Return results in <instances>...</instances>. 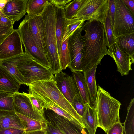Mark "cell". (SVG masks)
<instances>
[{
	"instance_id": "obj_1",
	"label": "cell",
	"mask_w": 134,
	"mask_h": 134,
	"mask_svg": "<svg viewBox=\"0 0 134 134\" xmlns=\"http://www.w3.org/2000/svg\"><path fill=\"white\" fill-rule=\"evenodd\" d=\"M85 34L82 72L100 64L103 57L108 55L105 31L103 24L94 20H87L82 27Z\"/></svg>"
},
{
	"instance_id": "obj_2",
	"label": "cell",
	"mask_w": 134,
	"mask_h": 134,
	"mask_svg": "<svg viewBox=\"0 0 134 134\" xmlns=\"http://www.w3.org/2000/svg\"><path fill=\"white\" fill-rule=\"evenodd\" d=\"M93 107L97 114L98 127L107 131L115 123L120 122V102L98 85Z\"/></svg>"
},
{
	"instance_id": "obj_3",
	"label": "cell",
	"mask_w": 134,
	"mask_h": 134,
	"mask_svg": "<svg viewBox=\"0 0 134 134\" xmlns=\"http://www.w3.org/2000/svg\"><path fill=\"white\" fill-rule=\"evenodd\" d=\"M55 6L49 2L42 15L44 25L46 57L53 75L62 71L58 55L55 32Z\"/></svg>"
},
{
	"instance_id": "obj_4",
	"label": "cell",
	"mask_w": 134,
	"mask_h": 134,
	"mask_svg": "<svg viewBox=\"0 0 134 134\" xmlns=\"http://www.w3.org/2000/svg\"><path fill=\"white\" fill-rule=\"evenodd\" d=\"M28 86L29 93L48 99L71 115L83 128H86L81 117L58 90L53 79L38 81Z\"/></svg>"
},
{
	"instance_id": "obj_5",
	"label": "cell",
	"mask_w": 134,
	"mask_h": 134,
	"mask_svg": "<svg viewBox=\"0 0 134 134\" xmlns=\"http://www.w3.org/2000/svg\"><path fill=\"white\" fill-rule=\"evenodd\" d=\"M17 67L28 86L35 82L52 79L54 77L50 69L35 61L25 51L21 54Z\"/></svg>"
},
{
	"instance_id": "obj_6",
	"label": "cell",
	"mask_w": 134,
	"mask_h": 134,
	"mask_svg": "<svg viewBox=\"0 0 134 134\" xmlns=\"http://www.w3.org/2000/svg\"><path fill=\"white\" fill-rule=\"evenodd\" d=\"M108 10L107 0H83L73 18L96 21L103 24Z\"/></svg>"
},
{
	"instance_id": "obj_7",
	"label": "cell",
	"mask_w": 134,
	"mask_h": 134,
	"mask_svg": "<svg viewBox=\"0 0 134 134\" xmlns=\"http://www.w3.org/2000/svg\"><path fill=\"white\" fill-rule=\"evenodd\" d=\"M17 30L25 47V51L35 61L51 70L46 56L35 41L27 21L25 19L20 23Z\"/></svg>"
},
{
	"instance_id": "obj_8",
	"label": "cell",
	"mask_w": 134,
	"mask_h": 134,
	"mask_svg": "<svg viewBox=\"0 0 134 134\" xmlns=\"http://www.w3.org/2000/svg\"><path fill=\"white\" fill-rule=\"evenodd\" d=\"M115 9L112 30L115 39L121 35L134 33V15L122 0H115Z\"/></svg>"
},
{
	"instance_id": "obj_9",
	"label": "cell",
	"mask_w": 134,
	"mask_h": 134,
	"mask_svg": "<svg viewBox=\"0 0 134 134\" xmlns=\"http://www.w3.org/2000/svg\"><path fill=\"white\" fill-rule=\"evenodd\" d=\"M82 27L77 29L68 38V46L70 56L68 67L72 72L82 71L83 40L81 34Z\"/></svg>"
},
{
	"instance_id": "obj_10",
	"label": "cell",
	"mask_w": 134,
	"mask_h": 134,
	"mask_svg": "<svg viewBox=\"0 0 134 134\" xmlns=\"http://www.w3.org/2000/svg\"><path fill=\"white\" fill-rule=\"evenodd\" d=\"M24 53L20 34L14 29L0 44V62Z\"/></svg>"
},
{
	"instance_id": "obj_11",
	"label": "cell",
	"mask_w": 134,
	"mask_h": 134,
	"mask_svg": "<svg viewBox=\"0 0 134 134\" xmlns=\"http://www.w3.org/2000/svg\"><path fill=\"white\" fill-rule=\"evenodd\" d=\"M22 92L12 94L14 111L16 113L38 121H46L44 114L39 112L34 108L26 93Z\"/></svg>"
},
{
	"instance_id": "obj_12",
	"label": "cell",
	"mask_w": 134,
	"mask_h": 134,
	"mask_svg": "<svg viewBox=\"0 0 134 134\" xmlns=\"http://www.w3.org/2000/svg\"><path fill=\"white\" fill-rule=\"evenodd\" d=\"M55 74L53 79L57 88L72 106L74 97L79 94L73 76L62 71Z\"/></svg>"
},
{
	"instance_id": "obj_13",
	"label": "cell",
	"mask_w": 134,
	"mask_h": 134,
	"mask_svg": "<svg viewBox=\"0 0 134 134\" xmlns=\"http://www.w3.org/2000/svg\"><path fill=\"white\" fill-rule=\"evenodd\" d=\"M46 109L45 119L58 127L63 134H88L85 128L74 125L50 109Z\"/></svg>"
},
{
	"instance_id": "obj_14",
	"label": "cell",
	"mask_w": 134,
	"mask_h": 134,
	"mask_svg": "<svg viewBox=\"0 0 134 134\" xmlns=\"http://www.w3.org/2000/svg\"><path fill=\"white\" fill-rule=\"evenodd\" d=\"M34 38L40 49L46 56L47 50L45 39L44 25L42 15L25 16Z\"/></svg>"
},
{
	"instance_id": "obj_15",
	"label": "cell",
	"mask_w": 134,
	"mask_h": 134,
	"mask_svg": "<svg viewBox=\"0 0 134 134\" xmlns=\"http://www.w3.org/2000/svg\"><path fill=\"white\" fill-rule=\"evenodd\" d=\"M108 55L114 60L117 66V71L121 76L127 75L132 70L133 63L131 58L123 51L115 43L107 49Z\"/></svg>"
},
{
	"instance_id": "obj_16",
	"label": "cell",
	"mask_w": 134,
	"mask_h": 134,
	"mask_svg": "<svg viewBox=\"0 0 134 134\" xmlns=\"http://www.w3.org/2000/svg\"><path fill=\"white\" fill-rule=\"evenodd\" d=\"M28 0H9L2 12L13 23L19 20L26 14Z\"/></svg>"
},
{
	"instance_id": "obj_17",
	"label": "cell",
	"mask_w": 134,
	"mask_h": 134,
	"mask_svg": "<svg viewBox=\"0 0 134 134\" xmlns=\"http://www.w3.org/2000/svg\"><path fill=\"white\" fill-rule=\"evenodd\" d=\"M21 85L7 70L0 65V92L19 93Z\"/></svg>"
},
{
	"instance_id": "obj_18",
	"label": "cell",
	"mask_w": 134,
	"mask_h": 134,
	"mask_svg": "<svg viewBox=\"0 0 134 134\" xmlns=\"http://www.w3.org/2000/svg\"><path fill=\"white\" fill-rule=\"evenodd\" d=\"M11 128L25 131L20 119L15 111L0 110V130Z\"/></svg>"
},
{
	"instance_id": "obj_19",
	"label": "cell",
	"mask_w": 134,
	"mask_h": 134,
	"mask_svg": "<svg viewBox=\"0 0 134 134\" xmlns=\"http://www.w3.org/2000/svg\"><path fill=\"white\" fill-rule=\"evenodd\" d=\"M55 11V32L58 51L59 55L60 52L62 39L66 18L63 6H56Z\"/></svg>"
},
{
	"instance_id": "obj_20",
	"label": "cell",
	"mask_w": 134,
	"mask_h": 134,
	"mask_svg": "<svg viewBox=\"0 0 134 134\" xmlns=\"http://www.w3.org/2000/svg\"><path fill=\"white\" fill-rule=\"evenodd\" d=\"M81 118L88 134H95L98 124L97 112L93 106L87 104L86 110Z\"/></svg>"
},
{
	"instance_id": "obj_21",
	"label": "cell",
	"mask_w": 134,
	"mask_h": 134,
	"mask_svg": "<svg viewBox=\"0 0 134 134\" xmlns=\"http://www.w3.org/2000/svg\"><path fill=\"white\" fill-rule=\"evenodd\" d=\"M119 47L131 58L134 63V33L120 36L115 38Z\"/></svg>"
},
{
	"instance_id": "obj_22",
	"label": "cell",
	"mask_w": 134,
	"mask_h": 134,
	"mask_svg": "<svg viewBox=\"0 0 134 134\" xmlns=\"http://www.w3.org/2000/svg\"><path fill=\"white\" fill-rule=\"evenodd\" d=\"M21 54L1 62H0V65L7 70L21 84L25 85V79L17 67Z\"/></svg>"
},
{
	"instance_id": "obj_23",
	"label": "cell",
	"mask_w": 134,
	"mask_h": 134,
	"mask_svg": "<svg viewBox=\"0 0 134 134\" xmlns=\"http://www.w3.org/2000/svg\"><path fill=\"white\" fill-rule=\"evenodd\" d=\"M97 65L82 72L84 74L85 81L89 93L90 100L94 104L96 99L97 86L96 79V72Z\"/></svg>"
},
{
	"instance_id": "obj_24",
	"label": "cell",
	"mask_w": 134,
	"mask_h": 134,
	"mask_svg": "<svg viewBox=\"0 0 134 134\" xmlns=\"http://www.w3.org/2000/svg\"><path fill=\"white\" fill-rule=\"evenodd\" d=\"M75 81L79 94L86 104H90L89 93L83 73L80 71L73 72L72 75Z\"/></svg>"
},
{
	"instance_id": "obj_25",
	"label": "cell",
	"mask_w": 134,
	"mask_h": 134,
	"mask_svg": "<svg viewBox=\"0 0 134 134\" xmlns=\"http://www.w3.org/2000/svg\"><path fill=\"white\" fill-rule=\"evenodd\" d=\"M16 113L20 119L25 132L43 130L46 128L47 124L46 120L44 121H39Z\"/></svg>"
},
{
	"instance_id": "obj_26",
	"label": "cell",
	"mask_w": 134,
	"mask_h": 134,
	"mask_svg": "<svg viewBox=\"0 0 134 134\" xmlns=\"http://www.w3.org/2000/svg\"><path fill=\"white\" fill-rule=\"evenodd\" d=\"M49 1L46 0H28L26 7L27 15L31 16L41 15Z\"/></svg>"
},
{
	"instance_id": "obj_27",
	"label": "cell",
	"mask_w": 134,
	"mask_h": 134,
	"mask_svg": "<svg viewBox=\"0 0 134 134\" xmlns=\"http://www.w3.org/2000/svg\"><path fill=\"white\" fill-rule=\"evenodd\" d=\"M40 97L46 103V109L52 110L58 115L66 119L74 125L83 128L80 123L68 112L47 98L43 97Z\"/></svg>"
},
{
	"instance_id": "obj_28",
	"label": "cell",
	"mask_w": 134,
	"mask_h": 134,
	"mask_svg": "<svg viewBox=\"0 0 134 134\" xmlns=\"http://www.w3.org/2000/svg\"><path fill=\"white\" fill-rule=\"evenodd\" d=\"M85 21L83 20H80L76 18L71 19L66 18L62 42L68 38L77 29L82 27Z\"/></svg>"
},
{
	"instance_id": "obj_29",
	"label": "cell",
	"mask_w": 134,
	"mask_h": 134,
	"mask_svg": "<svg viewBox=\"0 0 134 134\" xmlns=\"http://www.w3.org/2000/svg\"><path fill=\"white\" fill-rule=\"evenodd\" d=\"M125 134H134V98L131 99L127 107V113L124 124Z\"/></svg>"
},
{
	"instance_id": "obj_30",
	"label": "cell",
	"mask_w": 134,
	"mask_h": 134,
	"mask_svg": "<svg viewBox=\"0 0 134 134\" xmlns=\"http://www.w3.org/2000/svg\"><path fill=\"white\" fill-rule=\"evenodd\" d=\"M68 38L62 42L59 55L62 70L65 69L68 67L70 63V54L68 46Z\"/></svg>"
},
{
	"instance_id": "obj_31",
	"label": "cell",
	"mask_w": 134,
	"mask_h": 134,
	"mask_svg": "<svg viewBox=\"0 0 134 134\" xmlns=\"http://www.w3.org/2000/svg\"><path fill=\"white\" fill-rule=\"evenodd\" d=\"M12 94L0 92V110L14 111Z\"/></svg>"
},
{
	"instance_id": "obj_32",
	"label": "cell",
	"mask_w": 134,
	"mask_h": 134,
	"mask_svg": "<svg viewBox=\"0 0 134 134\" xmlns=\"http://www.w3.org/2000/svg\"><path fill=\"white\" fill-rule=\"evenodd\" d=\"M103 24L105 31L107 45L109 48L115 43V39L113 33L111 22L108 10L104 22Z\"/></svg>"
},
{
	"instance_id": "obj_33",
	"label": "cell",
	"mask_w": 134,
	"mask_h": 134,
	"mask_svg": "<svg viewBox=\"0 0 134 134\" xmlns=\"http://www.w3.org/2000/svg\"><path fill=\"white\" fill-rule=\"evenodd\" d=\"M83 0H72L64 8L65 17L67 19L73 18L79 8Z\"/></svg>"
},
{
	"instance_id": "obj_34",
	"label": "cell",
	"mask_w": 134,
	"mask_h": 134,
	"mask_svg": "<svg viewBox=\"0 0 134 134\" xmlns=\"http://www.w3.org/2000/svg\"><path fill=\"white\" fill-rule=\"evenodd\" d=\"M26 93L34 108L39 112L44 114V109L46 108L47 106L44 100L40 96L37 95Z\"/></svg>"
},
{
	"instance_id": "obj_35",
	"label": "cell",
	"mask_w": 134,
	"mask_h": 134,
	"mask_svg": "<svg viewBox=\"0 0 134 134\" xmlns=\"http://www.w3.org/2000/svg\"><path fill=\"white\" fill-rule=\"evenodd\" d=\"M72 106L77 113L82 117L86 110L87 104H85L80 94H77L74 97Z\"/></svg>"
},
{
	"instance_id": "obj_36",
	"label": "cell",
	"mask_w": 134,
	"mask_h": 134,
	"mask_svg": "<svg viewBox=\"0 0 134 134\" xmlns=\"http://www.w3.org/2000/svg\"><path fill=\"white\" fill-rule=\"evenodd\" d=\"M123 128L120 122L114 124L106 132L107 134H123Z\"/></svg>"
},
{
	"instance_id": "obj_37",
	"label": "cell",
	"mask_w": 134,
	"mask_h": 134,
	"mask_svg": "<svg viewBox=\"0 0 134 134\" xmlns=\"http://www.w3.org/2000/svg\"><path fill=\"white\" fill-rule=\"evenodd\" d=\"M107 2L108 11L111 20L112 28L114 25L115 9V0H107Z\"/></svg>"
},
{
	"instance_id": "obj_38",
	"label": "cell",
	"mask_w": 134,
	"mask_h": 134,
	"mask_svg": "<svg viewBox=\"0 0 134 134\" xmlns=\"http://www.w3.org/2000/svg\"><path fill=\"white\" fill-rule=\"evenodd\" d=\"M46 119L47 124L46 134H63L58 127Z\"/></svg>"
},
{
	"instance_id": "obj_39",
	"label": "cell",
	"mask_w": 134,
	"mask_h": 134,
	"mask_svg": "<svg viewBox=\"0 0 134 134\" xmlns=\"http://www.w3.org/2000/svg\"><path fill=\"white\" fill-rule=\"evenodd\" d=\"M14 29L13 27H0V44Z\"/></svg>"
},
{
	"instance_id": "obj_40",
	"label": "cell",
	"mask_w": 134,
	"mask_h": 134,
	"mask_svg": "<svg viewBox=\"0 0 134 134\" xmlns=\"http://www.w3.org/2000/svg\"><path fill=\"white\" fill-rule=\"evenodd\" d=\"M24 130L13 128H8L0 130V134H23Z\"/></svg>"
},
{
	"instance_id": "obj_41",
	"label": "cell",
	"mask_w": 134,
	"mask_h": 134,
	"mask_svg": "<svg viewBox=\"0 0 134 134\" xmlns=\"http://www.w3.org/2000/svg\"><path fill=\"white\" fill-rule=\"evenodd\" d=\"M14 23L7 17L0 16V27H13Z\"/></svg>"
},
{
	"instance_id": "obj_42",
	"label": "cell",
	"mask_w": 134,
	"mask_h": 134,
	"mask_svg": "<svg viewBox=\"0 0 134 134\" xmlns=\"http://www.w3.org/2000/svg\"><path fill=\"white\" fill-rule=\"evenodd\" d=\"M72 0H51L50 2L56 6H65L70 3Z\"/></svg>"
},
{
	"instance_id": "obj_43",
	"label": "cell",
	"mask_w": 134,
	"mask_h": 134,
	"mask_svg": "<svg viewBox=\"0 0 134 134\" xmlns=\"http://www.w3.org/2000/svg\"><path fill=\"white\" fill-rule=\"evenodd\" d=\"M127 8L134 15V0H122Z\"/></svg>"
},
{
	"instance_id": "obj_44",
	"label": "cell",
	"mask_w": 134,
	"mask_h": 134,
	"mask_svg": "<svg viewBox=\"0 0 134 134\" xmlns=\"http://www.w3.org/2000/svg\"><path fill=\"white\" fill-rule=\"evenodd\" d=\"M46 129L43 130L26 132L23 134H46Z\"/></svg>"
},
{
	"instance_id": "obj_45",
	"label": "cell",
	"mask_w": 134,
	"mask_h": 134,
	"mask_svg": "<svg viewBox=\"0 0 134 134\" xmlns=\"http://www.w3.org/2000/svg\"><path fill=\"white\" fill-rule=\"evenodd\" d=\"M9 0H0V9L2 12Z\"/></svg>"
},
{
	"instance_id": "obj_46",
	"label": "cell",
	"mask_w": 134,
	"mask_h": 134,
	"mask_svg": "<svg viewBox=\"0 0 134 134\" xmlns=\"http://www.w3.org/2000/svg\"><path fill=\"white\" fill-rule=\"evenodd\" d=\"M0 16H6L3 12L0 9Z\"/></svg>"
}]
</instances>
